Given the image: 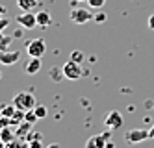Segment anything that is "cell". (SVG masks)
<instances>
[{
    "label": "cell",
    "instance_id": "d4e9b609",
    "mask_svg": "<svg viewBox=\"0 0 154 148\" xmlns=\"http://www.w3.org/2000/svg\"><path fill=\"white\" fill-rule=\"evenodd\" d=\"M9 124H11V119H9V117H4V115H0V130L6 128V126H9Z\"/></svg>",
    "mask_w": 154,
    "mask_h": 148
},
{
    "label": "cell",
    "instance_id": "d6986e66",
    "mask_svg": "<svg viewBox=\"0 0 154 148\" xmlns=\"http://www.w3.org/2000/svg\"><path fill=\"white\" fill-rule=\"evenodd\" d=\"M34 111H35V115L39 117V120L47 117V107H43V106H39V104H37V106L34 107Z\"/></svg>",
    "mask_w": 154,
    "mask_h": 148
},
{
    "label": "cell",
    "instance_id": "277c9868",
    "mask_svg": "<svg viewBox=\"0 0 154 148\" xmlns=\"http://www.w3.org/2000/svg\"><path fill=\"white\" fill-rule=\"evenodd\" d=\"M17 22H19V26H23L24 30H34L37 26V19L32 11H23L20 15H17Z\"/></svg>",
    "mask_w": 154,
    "mask_h": 148
},
{
    "label": "cell",
    "instance_id": "7c38bea8",
    "mask_svg": "<svg viewBox=\"0 0 154 148\" xmlns=\"http://www.w3.org/2000/svg\"><path fill=\"white\" fill-rule=\"evenodd\" d=\"M17 6L23 11H34V8L39 6V0H17Z\"/></svg>",
    "mask_w": 154,
    "mask_h": 148
},
{
    "label": "cell",
    "instance_id": "ffe728a7",
    "mask_svg": "<svg viewBox=\"0 0 154 148\" xmlns=\"http://www.w3.org/2000/svg\"><path fill=\"white\" fill-rule=\"evenodd\" d=\"M71 59H72V61H76V63H82V61H84V52L74 50V52L71 54Z\"/></svg>",
    "mask_w": 154,
    "mask_h": 148
},
{
    "label": "cell",
    "instance_id": "8992f818",
    "mask_svg": "<svg viewBox=\"0 0 154 148\" xmlns=\"http://www.w3.org/2000/svg\"><path fill=\"white\" fill-rule=\"evenodd\" d=\"M63 74H65V78H69V80H78L82 76V67H80V63L69 59L67 63L63 65Z\"/></svg>",
    "mask_w": 154,
    "mask_h": 148
},
{
    "label": "cell",
    "instance_id": "cb8c5ba5",
    "mask_svg": "<svg viewBox=\"0 0 154 148\" xmlns=\"http://www.w3.org/2000/svg\"><path fill=\"white\" fill-rule=\"evenodd\" d=\"M93 20L98 22V24H102V22H106V13H104V11H98V13L93 15Z\"/></svg>",
    "mask_w": 154,
    "mask_h": 148
},
{
    "label": "cell",
    "instance_id": "2e32d148",
    "mask_svg": "<svg viewBox=\"0 0 154 148\" xmlns=\"http://www.w3.org/2000/svg\"><path fill=\"white\" fill-rule=\"evenodd\" d=\"M24 115H26V111L17 109V111L13 113V117H11V124H20V122L24 120Z\"/></svg>",
    "mask_w": 154,
    "mask_h": 148
},
{
    "label": "cell",
    "instance_id": "8fae6325",
    "mask_svg": "<svg viewBox=\"0 0 154 148\" xmlns=\"http://www.w3.org/2000/svg\"><path fill=\"white\" fill-rule=\"evenodd\" d=\"M35 19H37V26H41V28H47L52 22V15L48 11H39V13H35Z\"/></svg>",
    "mask_w": 154,
    "mask_h": 148
},
{
    "label": "cell",
    "instance_id": "ba28073f",
    "mask_svg": "<svg viewBox=\"0 0 154 148\" xmlns=\"http://www.w3.org/2000/svg\"><path fill=\"white\" fill-rule=\"evenodd\" d=\"M20 59V52L17 50H2L0 52V63L2 65H15Z\"/></svg>",
    "mask_w": 154,
    "mask_h": 148
},
{
    "label": "cell",
    "instance_id": "f546056e",
    "mask_svg": "<svg viewBox=\"0 0 154 148\" xmlns=\"http://www.w3.org/2000/svg\"><path fill=\"white\" fill-rule=\"evenodd\" d=\"M47 148H60V146H58V144H56V143H52V144H48V146H47Z\"/></svg>",
    "mask_w": 154,
    "mask_h": 148
},
{
    "label": "cell",
    "instance_id": "52a82bcc",
    "mask_svg": "<svg viewBox=\"0 0 154 148\" xmlns=\"http://www.w3.org/2000/svg\"><path fill=\"white\" fill-rule=\"evenodd\" d=\"M150 139V135H149V130H130L126 133V141L130 144H136V143H143V141H147Z\"/></svg>",
    "mask_w": 154,
    "mask_h": 148
},
{
    "label": "cell",
    "instance_id": "9c48e42d",
    "mask_svg": "<svg viewBox=\"0 0 154 148\" xmlns=\"http://www.w3.org/2000/svg\"><path fill=\"white\" fill-rule=\"evenodd\" d=\"M41 71V58H30L24 65V72L26 74H37Z\"/></svg>",
    "mask_w": 154,
    "mask_h": 148
},
{
    "label": "cell",
    "instance_id": "5b68a950",
    "mask_svg": "<svg viewBox=\"0 0 154 148\" xmlns=\"http://www.w3.org/2000/svg\"><path fill=\"white\" fill-rule=\"evenodd\" d=\"M93 19L91 11L89 9H84V8H76L71 11V20L74 24H85V22H89Z\"/></svg>",
    "mask_w": 154,
    "mask_h": 148
},
{
    "label": "cell",
    "instance_id": "836d02e7",
    "mask_svg": "<svg viewBox=\"0 0 154 148\" xmlns=\"http://www.w3.org/2000/svg\"><path fill=\"white\" fill-rule=\"evenodd\" d=\"M0 78H2V72H0Z\"/></svg>",
    "mask_w": 154,
    "mask_h": 148
},
{
    "label": "cell",
    "instance_id": "1f68e13d",
    "mask_svg": "<svg viewBox=\"0 0 154 148\" xmlns=\"http://www.w3.org/2000/svg\"><path fill=\"white\" fill-rule=\"evenodd\" d=\"M0 148H6V143H4L2 139H0Z\"/></svg>",
    "mask_w": 154,
    "mask_h": 148
},
{
    "label": "cell",
    "instance_id": "484cf974",
    "mask_svg": "<svg viewBox=\"0 0 154 148\" xmlns=\"http://www.w3.org/2000/svg\"><path fill=\"white\" fill-rule=\"evenodd\" d=\"M30 148H41V139H35V141H30Z\"/></svg>",
    "mask_w": 154,
    "mask_h": 148
},
{
    "label": "cell",
    "instance_id": "4dcf8cb0",
    "mask_svg": "<svg viewBox=\"0 0 154 148\" xmlns=\"http://www.w3.org/2000/svg\"><path fill=\"white\" fill-rule=\"evenodd\" d=\"M0 15H6V8H2V6H0Z\"/></svg>",
    "mask_w": 154,
    "mask_h": 148
},
{
    "label": "cell",
    "instance_id": "e0dca14e",
    "mask_svg": "<svg viewBox=\"0 0 154 148\" xmlns=\"http://www.w3.org/2000/svg\"><path fill=\"white\" fill-rule=\"evenodd\" d=\"M50 74H52V80H54V82H60L61 78H65V74H63V67H61V69L54 67V69L50 71Z\"/></svg>",
    "mask_w": 154,
    "mask_h": 148
},
{
    "label": "cell",
    "instance_id": "f1b7e54d",
    "mask_svg": "<svg viewBox=\"0 0 154 148\" xmlns=\"http://www.w3.org/2000/svg\"><path fill=\"white\" fill-rule=\"evenodd\" d=\"M20 35H23V30H17V32H15V35H13V37H20Z\"/></svg>",
    "mask_w": 154,
    "mask_h": 148
},
{
    "label": "cell",
    "instance_id": "83f0119b",
    "mask_svg": "<svg viewBox=\"0 0 154 148\" xmlns=\"http://www.w3.org/2000/svg\"><path fill=\"white\" fill-rule=\"evenodd\" d=\"M149 135H150V139H154V124H152V128L149 130Z\"/></svg>",
    "mask_w": 154,
    "mask_h": 148
},
{
    "label": "cell",
    "instance_id": "44dd1931",
    "mask_svg": "<svg viewBox=\"0 0 154 148\" xmlns=\"http://www.w3.org/2000/svg\"><path fill=\"white\" fill-rule=\"evenodd\" d=\"M30 126H32V124H30V122H26V120H23V122H20V130H17V135H24V133H28V130H30Z\"/></svg>",
    "mask_w": 154,
    "mask_h": 148
},
{
    "label": "cell",
    "instance_id": "4316f807",
    "mask_svg": "<svg viewBox=\"0 0 154 148\" xmlns=\"http://www.w3.org/2000/svg\"><path fill=\"white\" fill-rule=\"evenodd\" d=\"M147 24H149V30H154V13L149 17V22H147Z\"/></svg>",
    "mask_w": 154,
    "mask_h": 148
},
{
    "label": "cell",
    "instance_id": "30bf717a",
    "mask_svg": "<svg viewBox=\"0 0 154 148\" xmlns=\"http://www.w3.org/2000/svg\"><path fill=\"white\" fill-rule=\"evenodd\" d=\"M106 144H108V141L104 139V135L100 133V135H93V137L87 139L85 148H106Z\"/></svg>",
    "mask_w": 154,
    "mask_h": 148
},
{
    "label": "cell",
    "instance_id": "3957f363",
    "mask_svg": "<svg viewBox=\"0 0 154 148\" xmlns=\"http://www.w3.org/2000/svg\"><path fill=\"white\" fill-rule=\"evenodd\" d=\"M104 124H106V128H109L112 131H115L119 128H123L125 119H123V115H121L117 109H113V111H109L108 115L104 117Z\"/></svg>",
    "mask_w": 154,
    "mask_h": 148
},
{
    "label": "cell",
    "instance_id": "7a4b0ae2",
    "mask_svg": "<svg viewBox=\"0 0 154 148\" xmlns=\"http://www.w3.org/2000/svg\"><path fill=\"white\" fill-rule=\"evenodd\" d=\"M26 52L30 58H43L47 52V43L43 39H34L26 43Z\"/></svg>",
    "mask_w": 154,
    "mask_h": 148
},
{
    "label": "cell",
    "instance_id": "d6a6232c",
    "mask_svg": "<svg viewBox=\"0 0 154 148\" xmlns=\"http://www.w3.org/2000/svg\"><path fill=\"white\" fill-rule=\"evenodd\" d=\"M74 2H87V0H74Z\"/></svg>",
    "mask_w": 154,
    "mask_h": 148
},
{
    "label": "cell",
    "instance_id": "9a60e30c",
    "mask_svg": "<svg viewBox=\"0 0 154 148\" xmlns=\"http://www.w3.org/2000/svg\"><path fill=\"white\" fill-rule=\"evenodd\" d=\"M15 111H17V107H15L13 102H11V104H2V106H0V115H4V117H9V119H11Z\"/></svg>",
    "mask_w": 154,
    "mask_h": 148
},
{
    "label": "cell",
    "instance_id": "ac0fdd59",
    "mask_svg": "<svg viewBox=\"0 0 154 148\" xmlns=\"http://www.w3.org/2000/svg\"><path fill=\"white\" fill-rule=\"evenodd\" d=\"M24 120H26V122H30V124H35V122L39 120V117L35 115V111H34V109H30V111H26Z\"/></svg>",
    "mask_w": 154,
    "mask_h": 148
},
{
    "label": "cell",
    "instance_id": "5bb4252c",
    "mask_svg": "<svg viewBox=\"0 0 154 148\" xmlns=\"http://www.w3.org/2000/svg\"><path fill=\"white\" fill-rule=\"evenodd\" d=\"M0 139H2L6 144H9V143H13V141H15V133L9 130V126H6V128L0 130Z\"/></svg>",
    "mask_w": 154,
    "mask_h": 148
},
{
    "label": "cell",
    "instance_id": "7402d4cb",
    "mask_svg": "<svg viewBox=\"0 0 154 148\" xmlns=\"http://www.w3.org/2000/svg\"><path fill=\"white\" fill-rule=\"evenodd\" d=\"M87 4H89L93 9H100L106 4V0H87Z\"/></svg>",
    "mask_w": 154,
    "mask_h": 148
},
{
    "label": "cell",
    "instance_id": "6da1fadb",
    "mask_svg": "<svg viewBox=\"0 0 154 148\" xmlns=\"http://www.w3.org/2000/svg\"><path fill=\"white\" fill-rule=\"evenodd\" d=\"M13 104L17 109H23V111H30L37 106V100L34 96V93L30 91H23V93H17L15 98H13Z\"/></svg>",
    "mask_w": 154,
    "mask_h": 148
},
{
    "label": "cell",
    "instance_id": "603a6c76",
    "mask_svg": "<svg viewBox=\"0 0 154 148\" xmlns=\"http://www.w3.org/2000/svg\"><path fill=\"white\" fill-rule=\"evenodd\" d=\"M9 28V19L4 17V15H0V32H6Z\"/></svg>",
    "mask_w": 154,
    "mask_h": 148
},
{
    "label": "cell",
    "instance_id": "4fadbf2b",
    "mask_svg": "<svg viewBox=\"0 0 154 148\" xmlns=\"http://www.w3.org/2000/svg\"><path fill=\"white\" fill-rule=\"evenodd\" d=\"M11 43H13V35H6L4 32H0V52H2V50H9Z\"/></svg>",
    "mask_w": 154,
    "mask_h": 148
}]
</instances>
